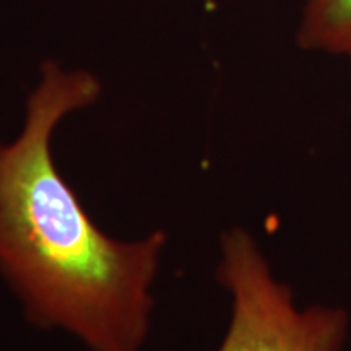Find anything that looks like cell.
<instances>
[{"mask_svg": "<svg viewBox=\"0 0 351 351\" xmlns=\"http://www.w3.org/2000/svg\"><path fill=\"white\" fill-rule=\"evenodd\" d=\"M217 280L231 298L230 324L217 351H343L348 343L351 317L343 307L298 306L243 228L219 238Z\"/></svg>", "mask_w": 351, "mask_h": 351, "instance_id": "2", "label": "cell"}, {"mask_svg": "<svg viewBox=\"0 0 351 351\" xmlns=\"http://www.w3.org/2000/svg\"><path fill=\"white\" fill-rule=\"evenodd\" d=\"M298 43L351 60V0H306Z\"/></svg>", "mask_w": 351, "mask_h": 351, "instance_id": "3", "label": "cell"}, {"mask_svg": "<svg viewBox=\"0 0 351 351\" xmlns=\"http://www.w3.org/2000/svg\"><path fill=\"white\" fill-rule=\"evenodd\" d=\"M99 93L85 70L43 64L23 129L0 142V278L33 327L62 330L90 351H143L168 234H106L52 156L57 124Z\"/></svg>", "mask_w": 351, "mask_h": 351, "instance_id": "1", "label": "cell"}]
</instances>
